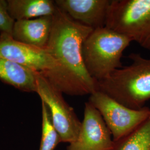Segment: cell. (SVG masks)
<instances>
[{
	"label": "cell",
	"mask_w": 150,
	"mask_h": 150,
	"mask_svg": "<svg viewBox=\"0 0 150 150\" xmlns=\"http://www.w3.org/2000/svg\"><path fill=\"white\" fill-rule=\"evenodd\" d=\"M113 143L100 113L90 102H86L80 132L67 150H110Z\"/></svg>",
	"instance_id": "ba28073f"
},
{
	"label": "cell",
	"mask_w": 150,
	"mask_h": 150,
	"mask_svg": "<svg viewBox=\"0 0 150 150\" xmlns=\"http://www.w3.org/2000/svg\"><path fill=\"white\" fill-rule=\"evenodd\" d=\"M0 57L10 59L42 75L52 82L59 66L47 48H40L15 40L0 33Z\"/></svg>",
	"instance_id": "52a82bcc"
},
{
	"label": "cell",
	"mask_w": 150,
	"mask_h": 150,
	"mask_svg": "<svg viewBox=\"0 0 150 150\" xmlns=\"http://www.w3.org/2000/svg\"><path fill=\"white\" fill-rule=\"evenodd\" d=\"M131 40L108 27L93 30L82 45V57L88 74L95 81L102 80L123 66L124 51Z\"/></svg>",
	"instance_id": "3957f363"
},
{
	"label": "cell",
	"mask_w": 150,
	"mask_h": 150,
	"mask_svg": "<svg viewBox=\"0 0 150 150\" xmlns=\"http://www.w3.org/2000/svg\"><path fill=\"white\" fill-rule=\"evenodd\" d=\"M128 57L130 64L97 81V88L124 106L139 110L150 100V59L135 53Z\"/></svg>",
	"instance_id": "7a4b0ae2"
},
{
	"label": "cell",
	"mask_w": 150,
	"mask_h": 150,
	"mask_svg": "<svg viewBox=\"0 0 150 150\" xmlns=\"http://www.w3.org/2000/svg\"><path fill=\"white\" fill-rule=\"evenodd\" d=\"M0 80L22 92L36 93V72L1 57Z\"/></svg>",
	"instance_id": "8fae6325"
},
{
	"label": "cell",
	"mask_w": 150,
	"mask_h": 150,
	"mask_svg": "<svg viewBox=\"0 0 150 150\" xmlns=\"http://www.w3.org/2000/svg\"><path fill=\"white\" fill-rule=\"evenodd\" d=\"M15 21L9 13L7 1L0 0V33L12 36Z\"/></svg>",
	"instance_id": "9a60e30c"
},
{
	"label": "cell",
	"mask_w": 150,
	"mask_h": 150,
	"mask_svg": "<svg viewBox=\"0 0 150 150\" xmlns=\"http://www.w3.org/2000/svg\"><path fill=\"white\" fill-rule=\"evenodd\" d=\"M88 102L101 115L114 141L132 132L150 115L149 107L132 109L98 90L90 95Z\"/></svg>",
	"instance_id": "5b68a950"
},
{
	"label": "cell",
	"mask_w": 150,
	"mask_h": 150,
	"mask_svg": "<svg viewBox=\"0 0 150 150\" xmlns=\"http://www.w3.org/2000/svg\"><path fill=\"white\" fill-rule=\"evenodd\" d=\"M93 30L75 21L57 6L46 48L59 66L52 83L63 93L82 96L97 90L96 81L86 70L82 50Z\"/></svg>",
	"instance_id": "6da1fadb"
},
{
	"label": "cell",
	"mask_w": 150,
	"mask_h": 150,
	"mask_svg": "<svg viewBox=\"0 0 150 150\" xmlns=\"http://www.w3.org/2000/svg\"><path fill=\"white\" fill-rule=\"evenodd\" d=\"M36 93L48 108L52 122L61 142H73L80 132L81 122L63 93L42 75L36 72Z\"/></svg>",
	"instance_id": "8992f818"
},
{
	"label": "cell",
	"mask_w": 150,
	"mask_h": 150,
	"mask_svg": "<svg viewBox=\"0 0 150 150\" xmlns=\"http://www.w3.org/2000/svg\"><path fill=\"white\" fill-rule=\"evenodd\" d=\"M56 6L75 21L96 30L106 27L111 0H56Z\"/></svg>",
	"instance_id": "9c48e42d"
},
{
	"label": "cell",
	"mask_w": 150,
	"mask_h": 150,
	"mask_svg": "<svg viewBox=\"0 0 150 150\" xmlns=\"http://www.w3.org/2000/svg\"><path fill=\"white\" fill-rule=\"evenodd\" d=\"M8 10L15 21L54 15L57 6L52 0H7Z\"/></svg>",
	"instance_id": "7c38bea8"
},
{
	"label": "cell",
	"mask_w": 150,
	"mask_h": 150,
	"mask_svg": "<svg viewBox=\"0 0 150 150\" xmlns=\"http://www.w3.org/2000/svg\"><path fill=\"white\" fill-rule=\"evenodd\" d=\"M110 150H150V115L132 132L115 141Z\"/></svg>",
	"instance_id": "4fadbf2b"
},
{
	"label": "cell",
	"mask_w": 150,
	"mask_h": 150,
	"mask_svg": "<svg viewBox=\"0 0 150 150\" xmlns=\"http://www.w3.org/2000/svg\"><path fill=\"white\" fill-rule=\"evenodd\" d=\"M106 27L150 51V0H112Z\"/></svg>",
	"instance_id": "277c9868"
},
{
	"label": "cell",
	"mask_w": 150,
	"mask_h": 150,
	"mask_svg": "<svg viewBox=\"0 0 150 150\" xmlns=\"http://www.w3.org/2000/svg\"><path fill=\"white\" fill-rule=\"evenodd\" d=\"M52 24L53 15L16 21L12 37L21 43L46 48L51 36Z\"/></svg>",
	"instance_id": "30bf717a"
},
{
	"label": "cell",
	"mask_w": 150,
	"mask_h": 150,
	"mask_svg": "<svg viewBox=\"0 0 150 150\" xmlns=\"http://www.w3.org/2000/svg\"><path fill=\"white\" fill-rule=\"evenodd\" d=\"M41 105L42 134L39 150H54L61 141L52 124L48 108L42 101Z\"/></svg>",
	"instance_id": "5bb4252c"
}]
</instances>
